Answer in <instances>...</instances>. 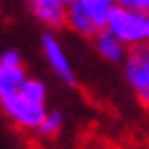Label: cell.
Instances as JSON below:
<instances>
[{"instance_id":"1","label":"cell","mask_w":149,"mask_h":149,"mask_svg":"<svg viewBox=\"0 0 149 149\" xmlns=\"http://www.w3.org/2000/svg\"><path fill=\"white\" fill-rule=\"evenodd\" d=\"M47 109H49L47 83L33 76H29L23 81L17 93L0 101V111L12 122V126L29 134H35Z\"/></svg>"},{"instance_id":"2","label":"cell","mask_w":149,"mask_h":149,"mask_svg":"<svg viewBox=\"0 0 149 149\" xmlns=\"http://www.w3.org/2000/svg\"><path fill=\"white\" fill-rule=\"evenodd\" d=\"M105 27L114 33L128 49L149 45V12L112 4L107 16Z\"/></svg>"},{"instance_id":"3","label":"cell","mask_w":149,"mask_h":149,"mask_svg":"<svg viewBox=\"0 0 149 149\" xmlns=\"http://www.w3.org/2000/svg\"><path fill=\"white\" fill-rule=\"evenodd\" d=\"M122 74L128 87L145 105L149 101V45L128 49L126 58L122 60Z\"/></svg>"},{"instance_id":"4","label":"cell","mask_w":149,"mask_h":149,"mask_svg":"<svg viewBox=\"0 0 149 149\" xmlns=\"http://www.w3.org/2000/svg\"><path fill=\"white\" fill-rule=\"evenodd\" d=\"M41 52H43V58L47 62V66L50 68V72L54 74L62 83H66V85H74L76 83L74 62L70 58V54H68L66 47L58 39L56 31L47 29L41 35Z\"/></svg>"},{"instance_id":"5","label":"cell","mask_w":149,"mask_h":149,"mask_svg":"<svg viewBox=\"0 0 149 149\" xmlns=\"http://www.w3.org/2000/svg\"><path fill=\"white\" fill-rule=\"evenodd\" d=\"M27 77L29 74L19 50L6 49L0 52V101L17 93Z\"/></svg>"},{"instance_id":"6","label":"cell","mask_w":149,"mask_h":149,"mask_svg":"<svg viewBox=\"0 0 149 149\" xmlns=\"http://www.w3.org/2000/svg\"><path fill=\"white\" fill-rule=\"evenodd\" d=\"M27 8L35 22L45 29L58 31L66 27V8L64 0H27Z\"/></svg>"},{"instance_id":"7","label":"cell","mask_w":149,"mask_h":149,"mask_svg":"<svg viewBox=\"0 0 149 149\" xmlns=\"http://www.w3.org/2000/svg\"><path fill=\"white\" fill-rule=\"evenodd\" d=\"M89 41L93 45V49L97 50V54H99L103 60L111 62V64H122V60H124L126 54H128V47L122 43L114 33H111L107 27L99 29Z\"/></svg>"},{"instance_id":"8","label":"cell","mask_w":149,"mask_h":149,"mask_svg":"<svg viewBox=\"0 0 149 149\" xmlns=\"http://www.w3.org/2000/svg\"><path fill=\"white\" fill-rule=\"evenodd\" d=\"M66 27L83 39H91L99 29H103V25L77 0H72L66 8Z\"/></svg>"},{"instance_id":"9","label":"cell","mask_w":149,"mask_h":149,"mask_svg":"<svg viewBox=\"0 0 149 149\" xmlns=\"http://www.w3.org/2000/svg\"><path fill=\"white\" fill-rule=\"evenodd\" d=\"M64 122H66V118L60 109H47L43 120L39 122L37 130H35V136L45 141H50L64 130Z\"/></svg>"},{"instance_id":"10","label":"cell","mask_w":149,"mask_h":149,"mask_svg":"<svg viewBox=\"0 0 149 149\" xmlns=\"http://www.w3.org/2000/svg\"><path fill=\"white\" fill-rule=\"evenodd\" d=\"M77 2H79V4L105 27L107 16H109V12H111V8H112L111 0H77Z\"/></svg>"},{"instance_id":"11","label":"cell","mask_w":149,"mask_h":149,"mask_svg":"<svg viewBox=\"0 0 149 149\" xmlns=\"http://www.w3.org/2000/svg\"><path fill=\"white\" fill-rule=\"evenodd\" d=\"M116 6H124V8H132L139 12H149V0H111Z\"/></svg>"},{"instance_id":"12","label":"cell","mask_w":149,"mask_h":149,"mask_svg":"<svg viewBox=\"0 0 149 149\" xmlns=\"http://www.w3.org/2000/svg\"><path fill=\"white\" fill-rule=\"evenodd\" d=\"M0 23H2V8H0Z\"/></svg>"},{"instance_id":"13","label":"cell","mask_w":149,"mask_h":149,"mask_svg":"<svg viewBox=\"0 0 149 149\" xmlns=\"http://www.w3.org/2000/svg\"><path fill=\"white\" fill-rule=\"evenodd\" d=\"M145 107H147V112H149V101H147V103H145Z\"/></svg>"},{"instance_id":"14","label":"cell","mask_w":149,"mask_h":149,"mask_svg":"<svg viewBox=\"0 0 149 149\" xmlns=\"http://www.w3.org/2000/svg\"><path fill=\"white\" fill-rule=\"evenodd\" d=\"M64 2H66V4H70V2H72V0H64Z\"/></svg>"}]
</instances>
